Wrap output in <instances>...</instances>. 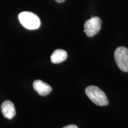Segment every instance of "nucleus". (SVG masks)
<instances>
[{"instance_id":"f257e3e1","label":"nucleus","mask_w":128,"mask_h":128,"mask_svg":"<svg viewBox=\"0 0 128 128\" xmlns=\"http://www.w3.org/2000/svg\"><path fill=\"white\" fill-rule=\"evenodd\" d=\"M86 94L96 105L103 106L108 104V100L106 95L97 86H91L87 87L86 89Z\"/></svg>"},{"instance_id":"f03ea898","label":"nucleus","mask_w":128,"mask_h":128,"mask_svg":"<svg viewBox=\"0 0 128 128\" xmlns=\"http://www.w3.org/2000/svg\"><path fill=\"white\" fill-rule=\"evenodd\" d=\"M18 19L23 27L28 30L38 29L40 26V20L38 16L30 12H24L18 14Z\"/></svg>"},{"instance_id":"7ed1b4c3","label":"nucleus","mask_w":128,"mask_h":128,"mask_svg":"<svg viewBox=\"0 0 128 128\" xmlns=\"http://www.w3.org/2000/svg\"><path fill=\"white\" fill-rule=\"evenodd\" d=\"M114 60L119 69L124 72H128V49L120 46L114 52Z\"/></svg>"},{"instance_id":"20e7f679","label":"nucleus","mask_w":128,"mask_h":128,"mask_svg":"<svg viewBox=\"0 0 128 128\" xmlns=\"http://www.w3.org/2000/svg\"><path fill=\"white\" fill-rule=\"evenodd\" d=\"M84 32L88 37H92L98 33L102 26V20L98 17H92L84 23Z\"/></svg>"},{"instance_id":"39448f33","label":"nucleus","mask_w":128,"mask_h":128,"mask_svg":"<svg viewBox=\"0 0 128 128\" xmlns=\"http://www.w3.org/2000/svg\"><path fill=\"white\" fill-rule=\"evenodd\" d=\"M34 90L42 96H46L52 92V87L41 80H35L33 84Z\"/></svg>"},{"instance_id":"423d86ee","label":"nucleus","mask_w":128,"mask_h":128,"mask_svg":"<svg viewBox=\"0 0 128 128\" xmlns=\"http://www.w3.org/2000/svg\"><path fill=\"white\" fill-rule=\"evenodd\" d=\"M1 112L4 118L12 119L16 115V110L14 104L11 101L6 100L1 105Z\"/></svg>"},{"instance_id":"0eeeda50","label":"nucleus","mask_w":128,"mask_h":128,"mask_svg":"<svg viewBox=\"0 0 128 128\" xmlns=\"http://www.w3.org/2000/svg\"><path fill=\"white\" fill-rule=\"evenodd\" d=\"M67 58V53L62 49H56L52 53L50 60L54 64H60L64 62Z\"/></svg>"},{"instance_id":"6e6552de","label":"nucleus","mask_w":128,"mask_h":128,"mask_svg":"<svg viewBox=\"0 0 128 128\" xmlns=\"http://www.w3.org/2000/svg\"><path fill=\"white\" fill-rule=\"evenodd\" d=\"M63 128H78V127L75 124H70V125L65 126Z\"/></svg>"},{"instance_id":"1a4fd4ad","label":"nucleus","mask_w":128,"mask_h":128,"mask_svg":"<svg viewBox=\"0 0 128 128\" xmlns=\"http://www.w3.org/2000/svg\"><path fill=\"white\" fill-rule=\"evenodd\" d=\"M55 1H56L57 2H59V3H61V2H63L65 1V0H55Z\"/></svg>"}]
</instances>
